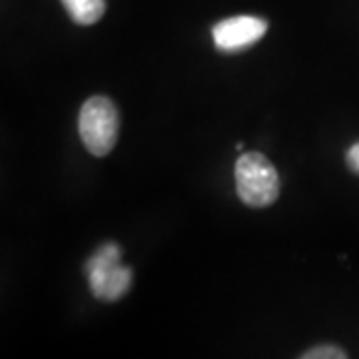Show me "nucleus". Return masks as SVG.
<instances>
[{
  "instance_id": "39448f33",
  "label": "nucleus",
  "mask_w": 359,
  "mask_h": 359,
  "mask_svg": "<svg viewBox=\"0 0 359 359\" xmlns=\"http://www.w3.org/2000/svg\"><path fill=\"white\" fill-rule=\"evenodd\" d=\"M70 18L80 26L98 22L106 13V0H62Z\"/></svg>"
},
{
  "instance_id": "423d86ee",
  "label": "nucleus",
  "mask_w": 359,
  "mask_h": 359,
  "mask_svg": "<svg viewBox=\"0 0 359 359\" xmlns=\"http://www.w3.org/2000/svg\"><path fill=\"white\" fill-rule=\"evenodd\" d=\"M304 359H346L347 353L344 349L334 346H320V347H311L309 351H306Z\"/></svg>"
},
{
  "instance_id": "7ed1b4c3",
  "label": "nucleus",
  "mask_w": 359,
  "mask_h": 359,
  "mask_svg": "<svg viewBox=\"0 0 359 359\" xmlns=\"http://www.w3.org/2000/svg\"><path fill=\"white\" fill-rule=\"evenodd\" d=\"M118 110L110 98L92 96L84 102L78 118V130L82 144L90 154L98 158L110 154L118 140Z\"/></svg>"
},
{
  "instance_id": "20e7f679",
  "label": "nucleus",
  "mask_w": 359,
  "mask_h": 359,
  "mask_svg": "<svg viewBox=\"0 0 359 359\" xmlns=\"http://www.w3.org/2000/svg\"><path fill=\"white\" fill-rule=\"evenodd\" d=\"M268 22L257 16H231L214 26L212 36L222 52H240L264 39Z\"/></svg>"
},
{
  "instance_id": "f257e3e1",
  "label": "nucleus",
  "mask_w": 359,
  "mask_h": 359,
  "mask_svg": "<svg viewBox=\"0 0 359 359\" xmlns=\"http://www.w3.org/2000/svg\"><path fill=\"white\" fill-rule=\"evenodd\" d=\"M236 190L250 208L271 205L280 196L278 170L264 154L245 152L236 162Z\"/></svg>"
},
{
  "instance_id": "0eeeda50",
  "label": "nucleus",
  "mask_w": 359,
  "mask_h": 359,
  "mask_svg": "<svg viewBox=\"0 0 359 359\" xmlns=\"http://www.w3.org/2000/svg\"><path fill=\"white\" fill-rule=\"evenodd\" d=\"M346 162H347V166H349V170H351V172L359 174V142H358V144H353V146H351V148L347 150Z\"/></svg>"
},
{
  "instance_id": "f03ea898",
  "label": "nucleus",
  "mask_w": 359,
  "mask_h": 359,
  "mask_svg": "<svg viewBox=\"0 0 359 359\" xmlns=\"http://www.w3.org/2000/svg\"><path fill=\"white\" fill-rule=\"evenodd\" d=\"M122 250L116 244L100 245L94 256L86 262V278L90 283V292L100 302H118L128 294L132 285V269L120 264Z\"/></svg>"
}]
</instances>
